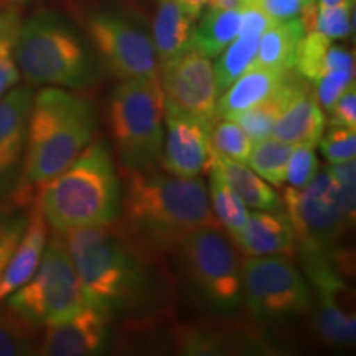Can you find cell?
I'll return each instance as SVG.
<instances>
[{
  "mask_svg": "<svg viewBox=\"0 0 356 356\" xmlns=\"http://www.w3.org/2000/svg\"><path fill=\"white\" fill-rule=\"evenodd\" d=\"M330 126H341V127H351L356 129V89L355 84L346 89L341 95L337 104L333 106L332 111Z\"/></svg>",
  "mask_w": 356,
  "mask_h": 356,
  "instance_id": "39",
  "label": "cell"
},
{
  "mask_svg": "<svg viewBox=\"0 0 356 356\" xmlns=\"http://www.w3.org/2000/svg\"><path fill=\"white\" fill-rule=\"evenodd\" d=\"M32 88H13L0 97V202L17 197L24 170Z\"/></svg>",
  "mask_w": 356,
  "mask_h": 356,
  "instance_id": "14",
  "label": "cell"
},
{
  "mask_svg": "<svg viewBox=\"0 0 356 356\" xmlns=\"http://www.w3.org/2000/svg\"><path fill=\"white\" fill-rule=\"evenodd\" d=\"M243 7L231 10L208 8L195 26L193 44L210 60L216 58L241 32Z\"/></svg>",
  "mask_w": 356,
  "mask_h": 356,
  "instance_id": "25",
  "label": "cell"
},
{
  "mask_svg": "<svg viewBox=\"0 0 356 356\" xmlns=\"http://www.w3.org/2000/svg\"><path fill=\"white\" fill-rule=\"evenodd\" d=\"M266 13L270 20L279 24L292 19H299L307 8L317 3V0H246Z\"/></svg>",
  "mask_w": 356,
  "mask_h": 356,
  "instance_id": "37",
  "label": "cell"
},
{
  "mask_svg": "<svg viewBox=\"0 0 356 356\" xmlns=\"http://www.w3.org/2000/svg\"><path fill=\"white\" fill-rule=\"evenodd\" d=\"M327 172L330 173L338 188L341 191V197H343L345 203L348 204V208L355 213V190H356V165L355 160H348V162H340V163H330L327 167Z\"/></svg>",
  "mask_w": 356,
  "mask_h": 356,
  "instance_id": "38",
  "label": "cell"
},
{
  "mask_svg": "<svg viewBox=\"0 0 356 356\" xmlns=\"http://www.w3.org/2000/svg\"><path fill=\"white\" fill-rule=\"evenodd\" d=\"M233 239L246 256H280L293 259L297 254L292 225L287 215L280 211H249L246 228Z\"/></svg>",
  "mask_w": 356,
  "mask_h": 356,
  "instance_id": "16",
  "label": "cell"
},
{
  "mask_svg": "<svg viewBox=\"0 0 356 356\" xmlns=\"http://www.w3.org/2000/svg\"><path fill=\"white\" fill-rule=\"evenodd\" d=\"M210 142L213 154L241 163H248L249 154L254 145L248 134L231 119H222L213 124Z\"/></svg>",
  "mask_w": 356,
  "mask_h": 356,
  "instance_id": "31",
  "label": "cell"
},
{
  "mask_svg": "<svg viewBox=\"0 0 356 356\" xmlns=\"http://www.w3.org/2000/svg\"><path fill=\"white\" fill-rule=\"evenodd\" d=\"M355 0L338 3L333 7L317 8V3L300 15L305 32H318L330 40L346 38L353 29Z\"/></svg>",
  "mask_w": 356,
  "mask_h": 356,
  "instance_id": "30",
  "label": "cell"
},
{
  "mask_svg": "<svg viewBox=\"0 0 356 356\" xmlns=\"http://www.w3.org/2000/svg\"><path fill=\"white\" fill-rule=\"evenodd\" d=\"M208 173H210V195L208 197H210L211 210L231 238H236L248 225V207L239 198V195L231 188L220 168L211 165Z\"/></svg>",
  "mask_w": 356,
  "mask_h": 356,
  "instance_id": "26",
  "label": "cell"
},
{
  "mask_svg": "<svg viewBox=\"0 0 356 356\" xmlns=\"http://www.w3.org/2000/svg\"><path fill=\"white\" fill-rule=\"evenodd\" d=\"M293 70L309 83H315L330 71L355 70V60L348 50L337 47L330 38L312 30L305 32L299 42Z\"/></svg>",
  "mask_w": 356,
  "mask_h": 356,
  "instance_id": "21",
  "label": "cell"
},
{
  "mask_svg": "<svg viewBox=\"0 0 356 356\" xmlns=\"http://www.w3.org/2000/svg\"><path fill=\"white\" fill-rule=\"evenodd\" d=\"M160 165L177 177H202L210 170L213 150L210 142L211 124L190 115L165 109Z\"/></svg>",
  "mask_w": 356,
  "mask_h": 356,
  "instance_id": "13",
  "label": "cell"
},
{
  "mask_svg": "<svg viewBox=\"0 0 356 356\" xmlns=\"http://www.w3.org/2000/svg\"><path fill=\"white\" fill-rule=\"evenodd\" d=\"M282 204L296 234L297 248L300 246L304 257L327 256L350 222L355 221V213L345 203L327 168L300 188L289 186Z\"/></svg>",
  "mask_w": 356,
  "mask_h": 356,
  "instance_id": "9",
  "label": "cell"
},
{
  "mask_svg": "<svg viewBox=\"0 0 356 356\" xmlns=\"http://www.w3.org/2000/svg\"><path fill=\"white\" fill-rule=\"evenodd\" d=\"M19 66H17L8 48H6V50L0 53V97L6 95L8 89L15 86L19 83Z\"/></svg>",
  "mask_w": 356,
  "mask_h": 356,
  "instance_id": "40",
  "label": "cell"
},
{
  "mask_svg": "<svg viewBox=\"0 0 356 356\" xmlns=\"http://www.w3.org/2000/svg\"><path fill=\"white\" fill-rule=\"evenodd\" d=\"M355 84V70H335L323 74L315 81V97H317L320 108L330 113L337 101Z\"/></svg>",
  "mask_w": 356,
  "mask_h": 356,
  "instance_id": "36",
  "label": "cell"
},
{
  "mask_svg": "<svg viewBox=\"0 0 356 356\" xmlns=\"http://www.w3.org/2000/svg\"><path fill=\"white\" fill-rule=\"evenodd\" d=\"M291 144L267 137V139L257 140L252 145L251 154L248 159V167L256 172L262 180L274 186H284L286 184V170L289 155L292 152Z\"/></svg>",
  "mask_w": 356,
  "mask_h": 356,
  "instance_id": "29",
  "label": "cell"
},
{
  "mask_svg": "<svg viewBox=\"0 0 356 356\" xmlns=\"http://www.w3.org/2000/svg\"><path fill=\"white\" fill-rule=\"evenodd\" d=\"M47 234L48 225L38 203L35 202L33 211L29 216V222H26L19 246L15 248L0 275V302L6 300L10 293L24 286L37 270L44 246H47Z\"/></svg>",
  "mask_w": 356,
  "mask_h": 356,
  "instance_id": "19",
  "label": "cell"
},
{
  "mask_svg": "<svg viewBox=\"0 0 356 356\" xmlns=\"http://www.w3.org/2000/svg\"><path fill=\"white\" fill-rule=\"evenodd\" d=\"M37 203L55 233L118 220L121 180L106 145L89 142L71 165L42 186Z\"/></svg>",
  "mask_w": 356,
  "mask_h": 356,
  "instance_id": "4",
  "label": "cell"
},
{
  "mask_svg": "<svg viewBox=\"0 0 356 356\" xmlns=\"http://www.w3.org/2000/svg\"><path fill=\"white\" fill-rule=\"evenodd\" d=\"M195 22L178 0H160L154 20V47L159 66L193 47Z\"/></svg>",
  "mask_w": 356,
  "mask_h": 356,
  "instance_id": "20",
  "label": "cell"
},
{
  "mask_svg": "<svg viewBox=\"0 0 356 356\" xmlns=\"http://www.w3.org/2000/svg\"><path fill=\"white\" fill-rule=\"evenodd\" d=\"M111 315L92 305H83L70 317L43 327L40 355L92 356L108 348Z\"/></svg>",
  "mask_w": 356,
  "mask_h": 356,
  "instance_id": "15",
  "label": "cell"
},
{
  "mask_svg": "<svg viewBox=\"0 0 356 356\" xmlns=\"http://www.w3.org/2000/svg\"><path fill=\"white\" fill-rule=\"evenodd\" d=\"M325 159L330 163L355 160L356 157V129L332 126L318 142Z\"/></svg>",
  "mask_w": 356,
  "mask_h": 356,
  "instance_id": "33",
  "label": "cell"
},
{
  "mask_svg": "<svg viewBox=\"0 0 356 356\" xmlns=\"http://www.w3.org/2000/svg\"><path fill=\"white\" fill-rule=\"evenodd\" d=\"M211 165L220 168L222 177L231 185L248 208L261 211H282V198L270 184L252 172L246 163L220 157L213 154Z\"/></svg>",
  "mask_w": 356,
  "mask_h": 356,
  "instance_id": "22",
  "label": "cell"
},
{
  "mask_svg": "<svg viewBox=\"0 0 356 356\" xmlns=\"http://www.w3.org/2000/svg\"><path fill=\"white\" fill-rule=\"evenodd\" d=\"M111 225L83 226L56 234L76 267L86 304L113 317L139 304L147 275L136 249L126 236L111 229Z\"/></svg>",
  "mask_w": 356,
  "mask_h": 356,
  "instance_id": "3",
  "label": "cell"
},
{
  "mask_svg": "<svg viewBox=\"0 0 356 356\" xmlns=\"http://www.w3.org/2000/svg\"><path fill=\"white\" fill-rule=\"evenodd\" d=\"M178 2L181 3V7H184L195 20L200 19L204 6H207V0H178Z\"/></svg>",
  "mask_w": 356,
  "mask_h": 356,
  "instance_id": "41",
  "label": "cell"
},
{
  "mask_svg": "<svg viewBox=\"0 0 356 356\" xmlns=\"http://www.w3.org/2000/svg\"><path fill=\"white\" fill-rule=\"evenodd\" d=\"M243 267V297L256 318L279 322L305 314L312 293L305 279L280 256H248Z\"/></svg>",
  "mask_w": 356,
  "mask_h": 356,
  "instance_id": "10",
  "label": "cell"
},
{
  "mask_svg": "<svg viewBox=\"0 0 356 356\" xmlns=\"http://www.w3.org/2000/svg\"><path fill=\"white\" fill-rule=\"evenodd\" d=\"M95 131V109L86 96L56 86L42 89L30 108L17 197L60 175L86 149Z\"/></svg>",
  "mask_w": 356,
  "mask_h": 356,
  "instance_id": "2",
  "label": "cell"
},
{
  "mask_svg": "<svg viewBox=\"0 0 356 356\" xmlns=\"http://www.w3.org/2000/svg\"><path fill=\"white\" fill-rule=\"evenodd\" d=\"M88 35L115 78L159 81L154 40L137 22L122 13L99 10L89 17Z\"/></svg>",
  "mask_w": 356,
  "mask_h": 356,
  "instance_id": "11",
  "label": "cell"
},
{
  "mask_svg": "<svg viewBox=\"0 0 356 356\" xmlns=\"http://www.w3.org/2000/svg\"><path fill=\"white\" fill-rule=\"evenodd\" d=\"M305 35V26L299 19L279 22L261 35L254 63L273 70H293L296 51Z\"/></svg>",
  "mask_w": 356,
  "mask_h": 356,
  "instance_id": "24",
  "label": "cell"
},
{
  "mask_svg": "<svg viewBox=\"0 0 356 356\" xmlns=\"http://www.w3.org/2000/svg\"><path fill=\"white\" fill-rule=\"evenodd\" d=\"M307 83H309L307 79L302 78L297 71H293L291 78L273 96H269L267 99L259 102V104L252 106V108L231 115L229 119L238 124L252 142L267 139V137L273 136V127L280 113L286 109V106L291 102L293 95L300 88H304Z\"/></svg>",
  "mask_w": 356,
  "mask_h": 356,
  "instance_id": "23",
  "label": "cell"
},
{
  "mask_svg": "<svg viewBox=\"0 0 356 356\" xmlns=\"http://www.w3.org/2000/svg\"><path fill=\"white\" fill-rule=\"evenodd\" d=\"M119 213L134 241L163 252H175L193 231L221 226L202 178L177 177L154 168H124Z\"/></svg>",
  "mask_w": 356,
  "mask_h": 356,
  "instance_id": "1",
  "label": "cell"
},
{
  "mask_svg": "<svg viewBox=\"0 0 356 356\" xmlns=\"http://www.w3.org/2000/svg\"><path fill=\"white\" fill-rule=\"evenodd\" d=\"M244 0H207L208 8L215 10H231V8L243 7Z\"/></svg>",
  "mask_w": 356,
  "mask_h": 356,
  "instance_id": "42",
  "label": "cell"
},
{
  "mask_svg": "<svg viewBox=\"0 0 356 356\" xmlns=\"http://www.w3.org/2000/svg\"><path fill=\"white\" fill-rule=\"evenodd\" d=\"M325 131V113L309 83L293 95L273 127L274 139L291 145L317 147Z\"/></svg>",
  "mask_w": 356,
  "mask_h": 356,
  "instance_id": "17",
  "label": "cell"
},
{
  "mask_svg": "<svg viewBox=\"0 0 356 356\" xmlns=\"http://www.w3.org/2000/svg\"><path fill=\"white\" fill-rule=\"evenodd\" d=\"M318 173V160L315 155L314 147L310 145H293L292 152L289 155L286 184L292 188H300L314 180Z\"/></svg>",
  "mask_w": 356,
  "mask_h": 356,
  "instance_id": "34",
  "label": "cell"
},
{
  "mask_svg": "<svg viewBox=\"0 0 356 356\" xmlns=\"http://www.w3.org/2000/svg\"><path fill=\"white\" fill-rule=\"evenodd\" d=\"M193 291L216 312H233L243 304L241 257L222 228H202L177 248Z\"/></svg>",
  "mask_w": 356,
  "mask_h": 356,
  "instance_id": "7",
  "label": "cell"
},
{
  "mask_svg": "<svg viewBox=\"0 0 356 356\" xmlns=\"http://www.w3.org/2000/svg\"><path fill=\"white\" fill-rule=\"evenodd\" d=\"M159 84L165 109L211 126L218 121V89L213 63L195 44L175 60L159 66Z\"/></svg>",
  "mask_w": 356,
  "mask_h": 356,
  "instance_id": "12",
  "label": "cell"
},
{
  "mask_svg": "<svg viewBox=\"0 0 356 356\" xmlns=\"http://www.w3.org/2000/svg\"><path fill=\"white\" fill-rule=\"evenodd\" d=\"M317 325L322 338L333 345H350L355 341V312L330 302H320Z\"/></svg>",
  "mask_w": 356,
  "mask_h": 356,
  "instance_id": "32",
  "label": "cell"
},
{
  "mask_svg": "<svg viewBox=\"0 0 356 356\" xmlns=\"http://www.w3.org/2000/svg\"><path fill=\"white\" fill-rule=\"evenodd\" d=\"M7 299L8 307L38 327L70 317L86 305L76 267L56 233L44 246L32 277Z\"/></svg>",
  "mask_w": 356,
  "mask_h": 356,
  "instance_id": "8",
  "label": "cell"
},
{
  "mask_svg": "<svg viewBox=\"0 0 356 356\" xmlns=\"http://www.w3.org/2000/svg\"><path fill=\"white\" fill-rule=\"evenodd\" d=\"M13 60L29 84L84 89L96 81L86 42L68 22L50 12L25 22L17 35Z\"/></svg>",
  "mask_w": 356,
  "mask_h": 356,
  "instance_id": "5",
  "label": "cell"
},
{
  "mask_svg": "<svg viewBox=\"0 0 356 356\" xmlns=\"http://www.w3.org/2000/svg\"><path fill=\"white\" fill-rule=\"evenodd\" d=\"M165 102L159 81L122 79L109 101L113 140L126 170H149L160 162Z\"/></svg>",
  "mask_w": 356,
  "mask_h": 356,
  "instance_id": "6",
  "label": "cell"
},
{
  "mask_svg": "<svg viewBox=\"0 0 356 356\" xmlns=\"http://www.w3.org/2000/svg\"><path fill=\"white\" fill-rule=\"evenodd\" d=\"M341 2H346V0H318L317 8L333 7V6H338V3H341Z\"/></svg>",
  "mask_w": 356,
  "mask_h": 356,
  "instance_id": "43",
  "label": "cell"
},
{
  "mask_svg": "<svg viewBox=\"0 0 356 356\" xmlns=\"http://www.w3.org/2000/svg\"><path fill=\"white\" fill-rule=\"evenodd\" d=\"M296 70H273L251 65L216 102V118L229 119L231 115L246 111L273 96Z\"/></svg>",
  "mask_w": 356,
  "mask_h": 356,
  "instance_id": "18",
  "label": "cell"
},
{
  "mask_svg": "<svg viewBox=\"0 0 356 356\" xmlns=\"http://www.w3.org/2000/svg\"><path fill=\"white\" fill-rule=\"evenodd\" d=\"M42 332L43 327L22 317L12 307L0 309V356L38 353Z\"/></svg>",
  "mask_w": 356,
  "mask_h": 356,
  "instance_id": "27",
  "label": "cell"
},
{
  "mask_svg": "<svg viewBox=\"0 0 356 356\" xmlns=\"http://www.w3.org/2000/svg\"><path fill=\"white\" fill-rule=\"evenodd\" d=\"M29 216L0 208V275L6 269L8 259L19 246Z\"/></svg>",
  "mask_w": 356,
  "mask_h": 356,
  "instance_id": "35",
  "label": "cell"
},
{
  "mask_svg": "<svg viewBox=\"0 0 356 356\" xmlns=\"http://www.w3.org/2000/svg\"><path fill=\"white\" fill-rule=\"evenodd\" d=\"M259 38L261 35L257 33H239L216 56L218 60L216 65L213 66V71H215L218 95L225 92L249 66L254 63Z\"/></svg>",
  "mask_w": 356,
  "mask_h": 356,
  "instance_id": "28",
  "label": "cell"
},
{
  "mask_svg": "<svg viewBox=\"0 0 356 356\" xmlns=\"http://www.w3.org/2000/svg\"><path fill=\"white\" fill-rule=\"evenodd\" d=\"M6 48H8V43L6 42V40L2 38V35H0V53H2Z\"/></svg>",
  "mask_w": 356,
  "mask_h": 356,
  "instance_id": "44",
  "label": "cell"
}]
</instances>
